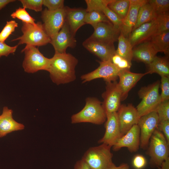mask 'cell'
Returning <instances> with one entry per match:
<instances>
[{
  "label": "cell",
  "mask_w": 169,
  "mask_h": 169,
  "mask_svg": "<svg viewBox=\"0 0 169 169\" xmlns=\"http://www.w3.org/2000/svg\"><path fill=\"white\" fill-rule=\"evenodd\" d=\"M78 63L77 59L70 54L55 53L49 59L47 71L54 83L57 85L67 84L76 79L75 68Z\"/></svg>",
  "instance_id": "6da1fadb"
},
{
  "label": "cell",
  "mask_w": 169,
  "mask_h": 169,
  "mask_svg": "<svg viewBox=\"0 0 169 169\" xmlns=\"http://www.w3.org/2000/svg\"><path fill=\"white\" fill-rule=\"evenodd\" d=\"M85 101L84 107L71 116V123H90L100 125L105 122L106 115L102 103L94 97H88Z\"/></svg>",
  "instance_id": "7a4b0ae2"
},
{
  "label": "cell",
  "mask_w": 169,
  "mask_h": 169,
  "mask_svg": "<svg viewBox=\"0 0 169 169\" xmlns=\"http://www.w3.org/2000/svg\"><path fill=\"white\" fill-rule=\"evenodd\" d=\"M148 146L147 153L150 157V166L152 168H159L163 162L169 157V144L158 128L152 135Z\"/></svg>",
  "instance_id": "3957f363"
},
{
  "label": "cell",
  "mask_w": 169,
  "mask_h": 169,
  "mask_svg": "<svg viewBox=\"0 0 169 169\" xmlns=\"http://www.w3.org/2000/svg\"><path fill=\"white\" fill-rule=\"evenodd\" d=\"M21 31L23 35L12 40H18V45L26 44L40 47L45 45L51 41V38L41 22H37L36 25L23 22Z\"/></svg>",
  "instance_id": "277c9868"
},
{
  "label": "cell",
  "mask_w": 169,
  "mask_h": 169,
  "mask_svg": "<svg viewBox=\"0 0 169 169\" xmlns=\"http://www.w3.org/2000/svg\"><path fill=\"white\" fill-rule=\"evenodd\" d=\"M111 147L104 144L89 148L82 158L90 169H107L113 162Z\"/></svg>",
  "instance_id": "5b68a950"
},
{
  "label": "cell",
  "mask_w": 169,
  "mask_h": 169,
  "mask_svg": "<svg viewBox=\"0 0 169 169\" xmlns=\"http://www.w3.org/2000/svg\"><path fill=\"white\" fill-rule=\"evenodd\" d=\"M160 82L158 80L147 86L142 87L138 94L141 99L136 107L140 117L155 110L161 102L159 88Z\"/></svg>",
  "instance_id": "8992f818"
},
{
  "label": "cell",
  "mask_w": 169,
  "mask_h": 169,
  "mask_svg": "<svg viewBox=\"0 0 169 169\" xmlns=\"http://www.w3.org/2000/svg\"><path fill=\"white\" fill-rule=\"evenodd\" d=\"M21 52L25 54L22 66L25 72L33 73L41 70L47 71L49 59L45 57L38 48L26 45Z\"/></svg>",
  "instance_id": "52a82bcc"
},
{
  "label": "cell",
  "mask_w": 169,
  "mask_h": 169,
  "mask_svg": "<svg viewBox=\"0 0 169 169\" xmlns=\"http://www.w3.org/2000/svg\"><path fill=\"white\" fill-rule=\"evenodd\" d=\"M66 7L55 11L45 8L42 12L41 18L44 29L51 39L60 30L65 22Z\"/></svg>",
  "instance_id": "ba28073f"
},
{
  "label": "cell",
  "mask_w": 169,
  "mask_h": 169,
  "mask_svg": "<svg viewBox=\"0 0 169 169\" xmlns=\"http://www.w3.org/2000/svg\"><path fill=\"white\" fill-rule=\"evenodd\" d=\"M98 62L100 65L96 69L81 76L82 83L101 78L106 82L116 81L121 70L110 61Z\"/></svg>",
  "instance_id": "9c48e42d"
},
{
  "label": "cell",
  "mask_w": 169,
  "mask_h": 169,
  "mask_svg": "<svg viewBox=\"0 0 169 169\" xmlns=\"http://www.w3.org/2000/svg\"><path fill=\"white\" fill-rule=\"evenodd\" d=\"M159 123L158 115L155 111L140 117L137 125L140 129V146L141 148L145 150L147 148L150 139L158 128Z\"/></svg>",
  "instance_id": "30bf717a"
},
{
  "label": "cell",
  "mask_w": 169,
  "mask_h": 169,
  "mask_svg": "<svg viewBox=\"0 0 169 169\" xmlns=\"http://www.w3.org/2000/svg\"><path fill=\"white\" fill-rule=\"evenodd\" d=\"M106 90L102 94V106L106 115L117 112L120 105L121 94L116 81L106 82Z\"/></svg>",
  "instance_id": "8fae6325"
},
{
  "label": "cell",
  "mask_w": 169,
  "mask_h": 169,
  "mask_svg": "<svg viewBox=\"0 0 169 169\" xmlns=\"http://www.w3.org/2000/svg\"><path fill=\"white\" fill-rule=\"evenodd\" d=\"M75 36L65 22L57 34L51 39L50 43L53 46L55 53H65L68 48H74L77 43Z\"/></svg>",
  "instance_id": "7c38bea8"
},
{
  "label": "cell",
  "mask_w": 169,
  "mask_h": 169,
  "mask_svg": "<svg viewBox=\"0 0 169 169\" xmlns=\"http://www.w3.org/2000/svg\"><path fill=\"white\" fill-rule=\"evenodd\" d=\"M117 112L123 136L133 125L137 124L140 117L136 108L131 104L120 105Z\"/></svg>",
  "instance_id": "4fadbf2b"
},
{
  "label": "cell",
  "mask_w": 169,
  "mask_h": 169,
  "mask_svg": "<svg viewBox=\"0 0 169 169\" xmlns=\"http://www.w3.org/2000/svg\"><path fill=\"white\" fill-rule=\"evenodd\" d=\"M105 131L103 136L98 143L104 144L112 147L122 136L117 112L106 115L105 121Z\"/></svg>",
  "instance_id": "5bb4252c"
},
{
  "label": "cell",
  "mask_w": 169,
  "mask_h": 169,
  "mask_svg": "<svg viewBox=\"0 0 169 169\" xmlns=\"http://www.w3.org/2000/svg\"><path fill=\"white\" fill-rule=\"evenodd\" d=\"M94 31L89 38L109 44L117 41L120 31L115 28L111 23L102 22L94 27Z\"/></svg>",
  "instance_id": "9a60e30c"
},
{
  "label": "cell",
  "mask_w": 169,
  "mask_h": 169,
  "mask_svg": "<svg viewBox=\"0 0 169 169\" xmlns=\"http://www.w3.org/2000/svg\"><path fill=\"white\" fill-rule=\"evenodd\" d=\"M140 129L137 125H133L125 135L120 138L112 146L114 151L127 147L131 152L137 151L140 145Z\"/></svg>",
  "instance_id": "2e32d148"
},
{
  "label": "cell",
  "mask_w": 169,
  "mask_h": 169,
  "mask_svg": "<svg viewBox=\"0 0 169 169\" xmlns=\"http://www.w3.org/2000/svg\"><path fill=\"white\" fill-rule=\"evenodd\" d=\"M157 28L156 18L142 24L133 30L128 38L133 47L143 42L150 40L155 34Z\"/></svg>",
  "instance_id": "e0dca14e"
},
{
  "label": "cell",
  "mask_w": 169,
  "mask_h": 169,
  "mask_svg": "<svg viewBox=\"0 0 169 169\" xmlns=\"http://www.w3.org/2000/svg\"><path fill=\"white\" fill-rule=\"evenodd\" d=\"M83 47L90 52L99 57L101 61H110L116 50L113 44H109L89 38L82 43Z\"/></svg>",
  "instance_id": "ac0fdd59"
},
{
  "label": "cell",
  "mask_w": 169,
  "mask_h": 169,
  "mask_svg": "<svg viewBox=\"0 0 169 169\" xmlns=\"http://www.w3.org/2000/svg\"><path fill=\"white\" fill-rule=\"evenodd\" d=\"M130 5L127 15L123 21L120 32L125 37L128 38L136 25L139 10L147 3V0H130Z\"/></svg>",
  "instance_id": "d6986e66"
},
{
  "label": "cell",
  "mask_w": 169,
  "mask_h": 169,
  "mask_svg": "<svg viewBox=\"0 0 169 169\" xmlns=\"http://www.w3.org/2000/svg\"><path fill=\"white\" fill-rule=\"evenodd\" d=\"M148 74L147 72L143 74L134 73L130 70L120 71L118 75L119 81L118 84L121 94L122 100L126 99L129 91L137 82L143 76Z\"/></svg>",
  "instance_id": "ffe728a7"
},
{
  "label": "cell",
  "mask_w": 169,
  "mask_h": 169,
  "mask_svg": "<svg viewBox=\"0 0 169 169\" xmlns=\"http://www.w3.org/2000/svg\"><path fill=\"white\" fill-rule=\"evenodd\" d=\"M13 113L12 110L7 107H3L2 113L0 115V138L12 132L24 129V126L23 124L14 119Z\"/></svg>",
  "instance_id": "44dd1931"
},
{
  "label": "cell",
  "mask_w": 169,
  "mask_h": 169,
  "mask_svg": "<svg viewBox=\"0 0 169 169\" xmlns=\"http://www.w3.org/2000/svg\"><path fill=\"white\" fill-rule=\"evenodd\" d=\"M86 9L84 8H70L66 6L65 22L74 35L80 27L86 24Z\"/></svg>",
  "instance_id": "7402d4cb"
},
{
  "label": "cell",
  "mask_w": 169,
  "mask_h": 169,
  "mask_svg": "<svg viewBox=\"0 0 169 169\" xmlns=\"http://www.w3.org/2000/svg\"><path fill=\"white\" fill-rule=\"evenodd\" d=\"M157 53L150 40L146 41L133 47V59L148 65Z\"/></svg>",
  "instance_id": "603a6c76"
},
{
  "label": "cell",
  "mask_w": 169,
  "mask_h": 169,
  "mask_svg": "<svg viewBox=\"0 0 169 169\" xmlns=\"http://www.w3.org/2000/svg\"><path fill=\"white\" fill-rule=\"evenodd\" d=\"M148 65V74L156 73L161 77H169V63L167 57L156 56Z\"/></svg>",
  "instance_id": "cb8c5ba5"
},
{
  "label": "cell",
  "mask_w": 169,
  "mask_h": 169,
  "mask_svg": "<svg viewBox=\"0 0 169 169\" xmlns=\"http://www.w3.org/2000/svg\"><path fill=\"white\" fill-rule=\"evenodd\" d=\"M157 17V15L148 1L140 8L136 23L132 31L142 24L156 19Z\"/></svg>",
  "instance_id": "d4e9b609"
},
{
  "label": "cell",
  "mask_w": 169,
  "mask_h": 169,
  "mask_svg": "<svg viewBox=\"0 0 169 169\" xmlns=\"http://www.w3.org/2000/svg\"><path fill=\"white\" fill-rule=\"evenodd\" d=\"M150 40L158 52H163L166 55H169V31L155 34Z\"/></svg>",
  "instance_id": "484cf974"
},
{
  "label": "cell",
  "mask_w": 169,
  "mask_h": 169,
  "mask_svg": "<svg viewBox=\"0 0 169 169\" xmlns=\"http://www.w3.org/2000/svg\"><path fill=\"white\" fill-rule=\"evenodd\" d=\"M118 45L115 52L122 58L130 62L133 59V48L128 38L120 33L118 39Z\"/></svg>",
  "instance_id": "4316f807"
},
{
  "label": "cell",
  "mask_w": 169,
  "mask_h": 169,
  "mask_svg": "<svg viewBox=\"0 0 169 169\" xmlns=\"http://www.w3.org/2000/svg\"><path fill=\"white\" fill-rule=\"evenodd\" d=\"M130 0H111L108 6L123 21L129 11Z\"/></svg>",
  "instance_id": "83f0119b"
},
{
  "label": "cell",
  "mask_w": 169,
  "mask_h": 169,
  "mask_svg": "<svg viewBox=\"0 0 169 169\" xmlns=\"http://www.w3.org/2000/svg\"><path fill=\"white\" fill-rule=\"evenodd\" d=\"M85 22L86 24H90L93 27L100 23H111L102 12L97 11L87 12Z\"/></svg>",
  "instance_id": "f1b7e54d"
},
{
  "label": "cell",
  "mask_w": 169,
  "mask_h": 169,
  "mask_svg": "<svg viewBox=\"0 0 169 169\" xmlns=\"http://www.w3.org/2000/svg\"><path fill=\"white\" fill-rule=\"evenodd\" d=\"M148 2L157 16L169 12V0H149Z\"/></svg>",
  "instance_id": "f546056e"
},
{
  "label": "cell",
  "mask_w": 169,
  "mask_h": 169,
  "mask_svg": "<svg viewBox=\"0 0 169 169\" xmlns=\"http://www.w3.org/2000/svg\"><path fill=\"white\" fill-rule=\"evenodd\" d=\"M13 18H17L22 21V22L36 25L35 19L26 11L25 8L19 7L11 15Z\"/></svg>",
  "instance_id": "4dcf8cb0"
},
{
  "label": "cell",
  "mask_w": 169,
  "mask_h": 169,
  "mask_svg": "<svg viewBox=\"0 0 169 169\" xmlns=\"http://www.w3.org/2000/svg\"><path fill=\"white\" fill-rule=\"evenodd\" d=\"M101 12L105 15L113 26L120 31L121 29L122 21L119 17L108 6L104 7Z\"/></svg>",
  "instance_id": "1f68e13d"
},
{
  "label": "cell",
  "mask_w": 169,
  "mask_h": 169,
  "mask_svg": "<svg viewBox=\"0 0 169 169\" xmlns=\"http://www.w3.org/2000/svg\"><path fill=\"white\" fill-rule=\"evenodd\" d=\"M156 19L157 21V28L155 34H160L169 31V12L158 15Z\"/></svg>",
  "instance_id": "d6a6232c"
},
{
  "label": "cell",
  "mask_w": 169,
  "mask_h": 169,
  "mask_svg": "<svg viewBox=\"0 0 169 169\" xmlns=\"http://www.w3.org/2000/svg\"><path fill=\"white\" fill-rule=\"evenodd\" d=\"M111 0H85L87 12L93 11L101 12L103 8L108 6Z\"/></svg>",
  "instance_id": "836d02e7"
},
{
  "label": "cell",
  "mask_w": 169,
  "mask_h": 169,
  "mask_svg": "<svg viewBox=\"0 0 169 169\" xmlns=\"http://www.w3.org/2000/svg\"><path fill=\"white\" fill-rule=\"evenodd\" d=\"M158 115L159 122L169 120V101H161L155 111Z\"/></svg>",
  "instance_id": "e575fe53"
},
{
  "label": "cell",
  "mask_w": 169,
  "mask_h": 169,
  "mask_svg": "<svg viewBox=\"0 0 169 169\" xmlns=\"http://www.w3.org/2000/svg\"><path fill=\"white\" fill-rule=\"evenodd\" d=\"M18 27V23L15 21L12 20L7 21L5 25L0 33V41L5 42Z\"/></svg>",
  "instance_id": "d590c367"
},
{
  "label": "cell",
  "mask_w": 169,
  "mask_h": 169,
  "mask_svg": "<svg viewBox=\"0 0 169 169\" xmlns=\"http://www.w3.org/2000/svg\"><path fill=\"white\" fill-rule=\"evenodd\" d=\"M23 8L38 12L42 10L43 0H20Z\"/></svg>",
  "instance_id": "8d00e7d4"
},
{
  "label": "cell",
  "mask_w": 169,
  "mask_h": 169,
  "mask_svg": "<svg viewBox=\"0 0 169 169\" xmlns=\"http://www.w3.org/2000/svg\"><path fill=\"white\" fill-rule=\"evenodd\" d=\"M161 77L160 86L161 91L160 96L161 101L168 100H169V77Z\"/></svg>",
  "instance_id": "74e56055"
},
{
  "label": "cell",
  "mask_w": 169,
  "mask_h": 169,
  "mask_svg": "<svg viewBox=\"0 0 169 169\" xmlns=\"http://www.w3.org/2000/svg\"><path fill=\"white\" fill-rule=\"evenodd\" d=\"M64 0H43V5L51 11H55L64 7Z\"/></svg>",
  "instance_id": "f35d334b"
},
{
  "label": "cell",
  "mask_w": 169,
  "mask_h": 169,
  "mask_svg": "<svg viewBox=\"0 0 169 169\" xmlns=\"http://www.w3.org/2000/svg\"><path fill=\"white\" fill-rule=\"evenodd\" d=\"M18 45L11 46L7 44L5 42L0 41V58L3 56L6 57L11 54H14L15 52Z\"/></svg>",
  "instance_id": "ab89813d"
},
{
  "label": "cell",
  "mask_w": 169,
  "mask_h": 169,
  "mask_svg": "<svg viewBox=\"0 0 169 169\" xmlns=\"http://www.w3.org/2000/svg\"><path fill=\"white\" fill-rule=\"evenodd\" d=\"M146 161L142 155H137L135 156L132 161V165L136 169H141L146 166Z\"/></svg>",
  "instance_id": "60d3db41"
},
{
  "label": "cell",
  "mask_w": 169,
  "mask_h": 169,
  "mask_svg": "<svg viewBox=\"0 0 169 169\" xmlns=\"http://www.w3.org/2000/svg\"><path fill=\"white\" fill-rule=\"evenodd\" d=\"M158 129L161 132L163 133V135L169 144V120L159 122Z\"/></svg>",
  "instance_id": "b9f144b4"
},
{
  "label": "cell",
  "mask_w": 169,
  "mask_h": 169,
  "mask_svg": "<svg viewBox=\"0 0 169 169\" xmlns=\"http://www.w3.org/2000/svg\"><path fill=\"white\" fill-rule=\"evenodd\" d=\"M131 65V62L122 58L116 66L120 70H130Z\"/></svg>",
  "instance_id": "7bdbcfd3"
},
{
  "label": "cell",
  "mask_w": 169,
  "mask_h": 169,
  "mask_svg": "<svg viewBox=\"0 0 169 169\" xmlns=\"http://www.w3.org/2000/svg\"><path fill=\"white\" fill-rule=\"evenodd\" d=\"M74 169H90L88 165L82 159L78 161L74 165Z\"/></svg>",
  "instance_id": "ee69618b"
},
{
  "label": "cell",
  "mask_w": 169,
  "mask_h": 169,
  "mask_svg": "<svg viewBox=\"0 0 169 169\" xmlns=\"http://www.w3.org/2000/svg\"><path fill=\"white\" fill-rule=\"evenodd\" d=\"M107 169H130L128 164L123 163L118 166H116L113 163Z\"/></svg>",
  "instance_id": "f6af8a7d"
},
{
  "label": "cell",
  "mask_w": 169,
  "mask_h": 169,
  "mask_svg": "<svg viewBox=\"0 0 169 169\" xmlns=\"http://www.w3.org/2000/svg\"><path fill=\"white\" fill-rule=\"evenodd\" d=\"M16 1L14 0H0V10L8 4Z\"/></svg>",
  "instance_id": "bcb514c9"
},
{
  "label": "cell",
  "mask_w": 169,
  "mask_h": 169,
  "mask_svg": "<svg viewBox=\"0 0 169 169\" xmlns=\"http://www.w3.org/2000/svg\"><path fill=\"white\" fill-rule=\"evenodd\" d=\"M159 168V169H169V157L163 162Z\"/></svg>",
  "instance_id": "7dc6e473"
}]
</instances>
